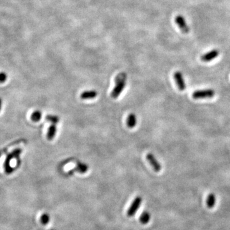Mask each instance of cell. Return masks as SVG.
<instances>
[{"mask_svg":"<svg viewBox=\"0 0 230 230\" xmlns=\"http://www.w3.org/2000/svg\"><path fill=\"white\" fill-rule=\"evenodd\" d=\"M7 79V75L3 72L0 73V82H3Z\"/></svg>","mask_w":230,"mask_h":230,"instance_id":"obj_17","label":"cell"},{"mask_svg":"<svg viewBox=\"0 0 230 230\" xmlns=\"http://www.w3.org/2000/svg\"><path fill=\"white\" fill-rule=\"evenodd\" d=\"M141 202H142V198L140 196L136 197L134 199L133 202L132 203L131 207H129L127 211V216L128 217L134 216V214L136 213V212L140 207Z\"/></svg>","mask_w":230,"mask_h":230,"instance_id":"obj_3","label":"cell"},{"mask_svg":"<svg viewBox=\"0 0 230 230\" xmlns=\"http://www.w3.org/2000/svg\"><path fill=\"white\" fill-rule=\"evenodd\" d=\"M215 93L214 90L211 89L197 90L192 93V97L195 99L212 98L215 95Z\"/></svg>","mask_w":230,"mask_h":230,"instance_id":"obj_2","label":"cell"},{"mask_svg":"<svg viewBox=\"0 0 230 230\" xmlns=\"http://www.w3.org/2000/svg\"><path fill=\"white\" fill-rule=\"evenodd\" d=\"M1 106H2V100L0 99V109H1Z\"/></svg>","mask_w":230,"mask_h":230,"instance_id":"obj_18","label":"cell"},{"mask_svg":"<svg viewBox=\"0 0 230 230\" xmlns=\"http://www.w3.org/2000/svg\"><path fill=\"white\" fill-rule=\"evenodd\" d=\"M150 220V214L148 212H142L140 217V222L143 224H146L149 222Z\"/></svg>","mask_w":230,"mask_h":230,"instance_id":"obj_13","label":"cell"},{"mask_svg":"<svg viewBox=\"0 0 230 230\" xmlns=\"http://www.w3.org/2000/svg\"><path fill=\"white\" fill-rule=\"evenodd\" d=\"M56 131H57V128H56V127L55 124L51 125L49 127L48 132V135H47L48 139L49 140H52L54 138V137L55 136Z\"/></svg>","mask_w":230,"mask_h":230,"instance_id":"obj_12","label":"cell"},{"mask_svg":"<svg viewBox=\"0 0 230 230\" xmlns=\"http://www.w3.org/2000/svg\"><path fill=\"white\" fill-rule=\"evenodd\" d=\"M175 22L183 33L188 34L189 32L190 28L187 24L185 18L182 15H178L176 17Z\"/></svg>","mask_w":230,"mask_h":230,"instance_id":"obj_4","label":"cell"},{"mask_svg":"<svg viewBox=\"0 0 230 230\" xmlns=\"http://www.w3.org/2000/svg\"><path fill=\"white\" fill-rule=\"evenodd\" d=\"M88 166L86 164L84 163H78L76 166V167L73 169L69 172V173L70 172H74L75 171L81 172V173H85L86 171H88Z\"/></svg>","mask_w":230,"mask_h":230,"instance_id":"obj_10","label":"cell"},{"mask_svg":"<svg viewBox=\"0 0 230 230\" xmlns=\"http://www.w3.org/2000/svg\"><path fill=\"white\" fill-rule=\"evenodd\" d=\"M49 221H50V217L48 213H44L42 215V216L40 217V222L42 224L46 225L48 224Z\"/></svg>","mask_w":230,"mask_h":230,"instance_id":"obj_14","label":"cell"},{"mask_svg":"<svg viewBox=\"0 0 230 230\" xmlns=\"http://www.w3.org/2000/svg\"><path fill=\"white\" fill-rule=\"evenodd\" d=\"M136 123L137 120L136 115L133 113L129 114L127 118V125L130 128H132L136 125Z\"/></svg>","mask_w":230,"mask_h":230,"instance_id":"obj_9","label":"cell"},{"mask_svg":"<svg viewBox=\"0 0 230 230\" xmlns=\"http://www.w3.org/2000/svg\"><path fill=\"white\" fill-rule=\"evenodd\" d=\"M98 95V93L95 90H86L81 93L80 97L81 99L87 100L95 98Z\"/></svg>","mask_w":230,"mask_h":230,"instance_id":"obj_8","label":"cell"},{"mask_svg":"<svg viewBox=\"0 0 230 230\" xmlns=\"http://www.w3.org/2000/svg\"><path fill=\"white\" fill-rule=\"evenodd\" d=\"M127 75L124 72L120 73L115 79V86L112 90L111 96L113 98H117L124 90L126 84Z\"/></svg>","mask_w":230,"mask_h":230,"instance_id":"obj_1","label":"cell"},{"mask_svg":"<svg viewBox=\"0 0 230 230\" xmlns=\"http://www.w3.org/2000/svg\"><path fill=\"white\" fill-rule=\"evenodd\" d=\"M46 119L51 122V123H52L53 124H56L58 123L60 118L58 117L57 116H54V115H48V116L46 117Z\"/></svg>","mask_w":230,"mask_h":230,"instance_id":"obj_16","label":"cell"},{"mask_svg":"<svg viewBox=\"0 0 230 230\" xmlns=\"http://www.w3.org/2000/svg\"><path fill=\"white\" fill-rule=\"evenodd\" d=\"M174 78L175 79L176 83L178 86V88L180 91H183L186 88V85L185 81L183 78L182 74L179 71L176 72L174 74Z\"/></svg>","mask_w":230,"mask_h":230,"instance_id":"obj_7","label":"cell"},{"mask_svg":"<svg viewBox=\"0 0 230 230\" xmlns=\"http://www.w3.org/2000/svg\"><path fill=\"white\" fill-rule=\"evenodd\" d=\"M215 202H216V198L214 194L211 193L208 196L207 199V205L208 208H212L214 207L215 205Z\"/></svg>","mask_w":230,"mask_h":230,"instance_id":"obj_11","label":"cell"},{"mask_svg":"<svg viewBox=\"0 0 230 230\" xmlns=\"http://www.w3.org/2000/svg\"><path fill=\"white\" fill-rule=\"evenodd\" d=\"M147 159L155 172H159L161 170V165L158 162L153 154L148 153L147 155Z\"/></svg>","mask_w":230,"mask_h":230,"instance_id":"obj_5","label":"cell"},{"mask_svg":"<svg viewBox=\"0 0 230 230\" xmlns=\"http://www.w3.org/2000/svg\"><path fill=\"white\" fill-rule=\"evenodd\" d=\"M42 118V112L39 111H35L32 115V119L34 122L39 121Z\"/></svg>","mask_w":230,"mask_h":230,"instance_id":"obj_15","label":"cell"},{"mask_svg":"<svg viewBox=\"0 0 230 230\" xmlns=\"http://www.w3.org/2000/svg\"><path fill=\"white\" fill-rule=\"evenodd\" d=\"M219 51L218 49H213L207 53L203 54L202 56L201 57V60L204 62H209L213 59L216 58L219 56Z\"/></svg>","mask_w":230,"mask_h":230,"instance_id":"obj_6","label":"cell"}]
</instances>
